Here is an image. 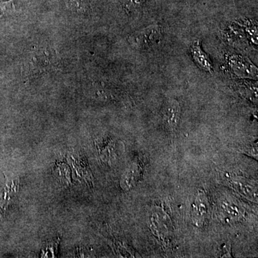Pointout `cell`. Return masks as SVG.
Segmentation results:
<instances>
[{"mask_svg":"<svg viewBox=\"0 0 258 258\" xmlns=\"http://www.w3.org/2000/svg\"><path fill=\"white\" fill-rule=\"evenodd\" d=\"M55 55L48 49H42L31 52L24 61L23 74L25 77H36L55 66Z\"/></svg>","mask_w":258,"mask_h":258,"instance_id":"obj_1","label":"cell"},{"mask_svg":"<svg viewBox=\"0 0 258 258\" xmlns=\"http://www.w3.org/2000/svg\"><path fill=\"white\" fill-rule=\"evenodd\" d=\"M163 35L162 26L159 23H154L139 31L134 32L128 37V42L137 50H147L156 45Z\"/></svg>","mask_w":258,"mask_h":258,"instance_id":"obj_2","label":"cell"},{"mask_svg":"<svg viewBox=\"0 0 258 258\" xmlns=\"http://www.w3.org/2000/svg\"><path fill=\"white\" fill-rule=\"evenodd\" d=\"M149 227L154 235L161 242L167 243L172 237V222L162 209L155 208L152 210L149 221Z\"/></svg>","mask_w":258,"mask_h":258,"instance_id":"obj_3","label":"cell"},{"mask_svg":"<svg viewBox=\"0 0 258 258\" xmlns=\"http://www.w3.org/2000/svg\"><path fill=\"white\" fill-rule=\"evenodd\" d=\"M225 181L227 185L240 194L241 196L257 203V185L254 181L242 176L229 175L225 176Z\"/></svg>","mask_w":258,"mask_h":258,"instance_id":"obj_4","label":"cell"},{"mask_svg":"<svg viewBox=\"0 0 258 258\" xmlns=\"http://www.w3.org/2000/svg\"><path fill=\"white\" fill-rule=\"evenodd\" d=\"M161 117L166 128L171 132H175L181 118V108L179 101L175 98L166 99L161 109Z\"/></svg>","mask_w":258,"mask_h":258,"instance_id":"obj_5","label":"cell"},{"mask_svg":"<svg viewBox=\"0 0 258 258\" xmlns=\"http://www.w3.org/2000/svg\"><path fill=\"white\" fill-rule=\"evenodd\" d=\"M219 212L226 222H237L244 217V210L233 198H222L219 202Z\"/></svg>","mask_w":258,"mask_h":258,"instance_id":"obj_6","label":"cell"},{"mask_svg":"<svg viewBox=\"0 0 258 258\" xmlns=\"http://www.w3.org/2000/svg\"><path fill=\"white\" fill-rule=\"evenodd\" d=\"M209 203L208 197L204 191L197 195L191 211V220L195 227H203L208 217Z\"/></svg>","mask_w":258,"mask_h":258,"instance_id":"obj_7","label":"cell"},{"mask_svg":"<svg viewBox=\"0 0 258 258\" xmlns=\"http://www.w3.org/2000/svg\"><path fill=\"white\" fill-rule=\"evenodd\" d=\"M189 51L193 60L200 69L207 73H212L213 66L211 60L202 48L200 41L194 42L190 46Z\"/></svg>","mask_w":258,"mask_h":258,"instance_id":"obj_8","label":"cell"},{"mask_svg":"<svg viewBox=\"0 0 258 258\" xmlns=\"http://www.w3.org/2000/svg\"><path fill=\"white\" fill-rule=\"evenodd\" d=\"M142 168L137 164H132L125 171L123 179H122V187L125 189H130L133 188L138 183L141 179Z\"/></svg>","mask_w":258,"mask_h":258,"instance_id":"obj_9","label":"cell"},{"mask_svg":"<svg viewBox=\"0 0 258 258\" xmlns=\"http://www.w3.org/2000/svg\"><path fill=\"white\" fill-rule=\"evenodd\" d=\"M147 0H121L122 7L128 15L135 14L143 8Z\"/></svg>","mask_w":258,"mask_h":258,"instance_id":"obj_10","label":"cell"},{"mask_svg":"<svg viewBox=\"0 0 258 258\" xmlns=\"http://www.w3.org/2000/svg\"><path fill=\"white\" fill-rule=\"evenodd\" d=\"M69 7L76 12H85L89 8L88 0H69Z\"/></svg>","mask_w":258,"mask_h":258,"instance_id":"obj_11","label":"cell"},{"mask_svg":"<svg viewBox=\"0 0 258 258\" xmlns=\"http://www.w3.org/2000/svg\"><path fill=\"white\" fill-rule=\"evenodd\" d=\"M16 0H8L4 3H0V18L5 15L11 14L15 12V3Z\"/></svg>","mask_w":258,"mask_h":258,"instance_id":"obj_12","label":"cell"},{"mask_svg":"<svg viewBox=\"0 0 258 258\" xmlns=\"http://www.w3.org/2000/svg\"><path fill=\"white\" fill-rule=\"evenodd\" d=\"M57 246H58V241L49 242L46 245V247L42 250V257H55V253L57 252Z\"/></svg>","mask_w":258,"mask_h":258,"instance_id":"obj_13","label":"cell"},{"mask_svg":"<svg viewBox=\"0 0 258 258\" xmlns=\"http://www.w3.org/2000/svg\"><path fill=\"white\" fill-rule=\"evenodd\" d=\"M242 152L244 154H247L249 157L254 158V159H257V145L256 144H252V145L247 146L244 148Z\"/></svg>","mask_w":258,"mask_h":258,"instance_id":"obj_14","label":"cell"},{"mask_svg":"<svg viewBox=\"0 0 258 258\" xmlns=\"http://www.w3.org/2000/svg\"><path fill=\"white\" fill-rule=\"evenodd\" d=\"M220 257H232L230 244H225L219 253Z\"/></svg>","mask_w":258,"mask_h":258,"instance_id":"obj_15","label":"cell"}]
</instances>
